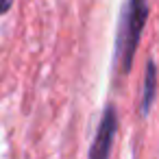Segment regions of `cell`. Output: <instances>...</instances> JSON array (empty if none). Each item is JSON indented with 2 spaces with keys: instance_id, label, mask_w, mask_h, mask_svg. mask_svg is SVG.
Returning a JSON list of instances; mask_svg holds the SVG:
<instances>
[{
  "instance_id": "1",
  "label": "cell",
  "mask_w": 159,
  "mask_h": 159,
  "mask_svg": "<svg viewBox=\"0 0 159 159\" xmlns=\"http://www.w3.org/2000/svg\"><path fill=\"white\" fill-rule=\"evenodd\" d=\"M146 18H148V0H126L118 31V44H116V59L120 61V74H126L133 66V57Z\"/></svg>"
},
{
  "instance_id": "2",
  "label": "cell",
  "mask_w": 159,
  "mask_h": 159,
  "mask_svg": "<svg viewBox=\"0 0 159 159\" xmlns=\"http://www.w3.org/2000/svg\"><path fill=\"white\" fill-rule=\"evenodd\" d=\"M116 131H118V113H116L113 105H107V109L102 113V120H100V126H98V133L94 137V146L89 150L92 159H105L111 152Z\"/></svg>"
},
{
  "instance_id": "3",
  "label": "cell",
  "mask_w": 159,
  "mask_h": 159,
  "mask_svg": "<svg viewBox=\"0 0 159 159\" xmlns=\"http://www.w3.org/2000/svg\"><path fill=\"white\" fill-rule=\"evenodd\" d=\"M155 94H157V68H155V61L150 59L146 63V76H144V94H142V116H148L150 111V105L155 100Z\"/></svg>"
},
{
  "instance_id": "4",
  "label": "cell",
  "mask_w": 159,
  "mask_h": 159,
  "mask_svg": "<svg viewBox=\"0 0 159 159\" xmlns=\"http://www.w3.org/2000/svg\"><path fill=\"white\" fill-rule=\"evenodd\" d=\"M11 7V0H0V13H5Z\"/></svg>"
}]
</instances>
